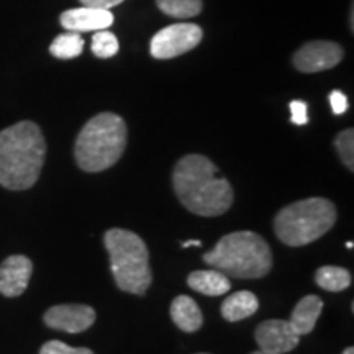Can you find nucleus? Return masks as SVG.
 Returning <instances> with one entry per match:
<instances>
[{"instance_id":"2","label":"nucleus","mask_w":354,"mask_h":354,"mask_svg":"<svg viewBox=\"0 0 354 354\" xmlns=\"http://www.w3.org/2000/svg\"><path fill=\"white\" fill-rule=\"evenodd\" d=\"M46 143L33 122H19L0 131V185L8 190H26L41 174Z\"/></svg>"},{"instance_id":"25","label":"nucleus","mask_w":354,"mask_h":354,"mask_svg":"<svg viewBox=\"0 0 354 354\" xmlns=\"http://www.w3.org/2000/svg\"><path fill=\"white\" fill-rule=\"evenodd\" d=\"M82 6L86 7H97V8H110L118 6V3H122L123 0H81Z\"/></svg>"},{"instance_id":"28","label":"nucleus","mask_w":354,"mask_h":354,"mask_svg":"<svg viewBox=\"0 0 354 354\" xmlns=\"http://www.w3.org/2000/svg\"><path fill=\"white\" fill-rule=\"evenodd\" d=\"M251 354H274V353H268V351H263V349H258V351H254Z\"/></svg>"},{"instance_id":"15","label":"nucleus","mask_w":354,"mask_h":354,"mask_svg":"<svg viewBox=\"0 0 354 354\" xmlns=\"http://www.w3.org/2000/svg\"><path fill=\"white\" fill-rule=\"evenodd\" d=\"M259 308V300L253 292L240 290L234 292L221 304V317L227 322H241L254 315Z\"/></svg>"},{"instance_id":"20","label":"nucleus","mask_w":354,"mask_h":354,"mask_svg":"<svg viewBox=\"0 0 354 354\" xmlns=\"http://www.w3.org/2000/svg\"><path fill=\"white\" fill-rule=\"evenodd\" d=\"M120 50V44H118L117 37L109 30H99L95 32L94 38H92V53L97 57H102V59H107V57H112Z\"/></svg>"},{"instance_id":"21","label":"nucleus","mask_w":354,"mask_h":354,"mask_svg":"<svg viewBox=\"0 0 354 354\" xmlns=\"http://www.w3.org/2000/svg\"><path fill=\"white\" fill-rule=\"evenodd\" d=\"M336 151L342 156V161L349 171H354V131L353 128H348L339 133L335 140Z\"/></svg>"},{"instance_id":"19","label":"nucleus","mask_w":354,"mask_h":354,"mask_svg":"<svg viewBox=\"0 0 354 354\" xmlns=\"http://www.w3.org/2000/svg\"><path fill=\"white\" fill-rule=\"evenodd\" d=\"M159 10L174 19H192L201 13L202 0H156Z\"/></svg>"},{"instance_id":"26","label":"nucleus","mask_w":354,"mask_h":354,"mask_svg":"<svg viewBox=\"0 0 354 354\" xmlns=\"http://www.w3.org/2000/svg\"><path fill=\"white\" fill-rule=\"evenodd\" d=\"M190 246H202L201 240H189L183 243V248H190Z\"/></svg>"},{"instance_id":"23","label":"nucleus","mask_w":354,"mask_h":354,"mask_svg":"<svg viewBox=\"0 0 354 354\" xmlns=\"http://www.w3.org/2000/svg\"><path fill=\"white\" fill-rule=\"evenodd\" d=\"M290 115L292 123H295V125H305V123L308 122L307 104H305L304 100L290 102Z\"/></svg>"},{"instance_id":"7","label":"nucleus","mask_w":354,"mask_h":354,"mask_svg":"<svg viewBox=\"0 0 354 354\" xmlns=\"http://www.w3.org/2000/svg\"><path fill=\"white\" fill-rule=\"evenodd\" d=\"M202 28L194 24H176L166 26L151 39V55L156 59H171L197 46L202 41Z\"/></svg>"},{"instance_id":"11","label":"nucleus","mask_w":354,"mask_h":354,"mask_svg":"<svg viewBox=\"0 0 354 354\" xmlns=\"http://www.w3.org/2000/svg\"><path fill=\"white\" fill-rule=\"evenodd\" d=\"M33 272L32 259L24 254H13L0 264V294L19 297L28 287Z\"/></svg>"},{"instance_id":"6","label":"nucleus","mask_w":354,"mask_h":354,"mask_svg":"<svg viewBox=\"0 0 354 354\" xmlns=\"http://www.w3.org/2000/svg\"><path fill=\"white\" fill-rule=\"evenodd\" d=\"M336 221L335 203L323 197L304 198L282 209L274 220L277 238L287 246H305L328 233Z\"/></svg>"},{"instance_id":"13","label":"nucleus","mask_w":354,"mask_h":354,"mask_svg":"<svg viewBox=\"0 0 354 354\" xmlns=\"http://www.w3.org/2000/svg\"><path fill=\"white\" fill-rule=\"evenodd\" d=\"M323 302L317 295H307L295 305L294 312L289 318V323L299 336L312 333L315 328L318 318L322 315Z\"/></svg>"},{"instance_id":"29","label":"nucleus","mask_w":354,"mask_h":354,"mask_svg":"<svg viewBox=\"0 0 354 354\" xmlns=\"http://www.w3.org/2000/svg\"><path fill=\"white\" fill-rule=\"evenodd\" d=\"M201 354H207V353H201Z\"/></svg>"},{"instance_id":"10","label":"nucleus","mask_w":354,"mask_h":354,"mask_svg":"<svg viewBox=\"0 0 354 354\" xmlns=\"http://www.w3.org/2000/svg\"><path fill=\"white\" fill-rule=\"evenodd\" d=\"M259 349L274 354H286L297 348L300 336L292 328L289 320H266L254 331Z\"/></svg>"},{"instance_id":"27","label":"nucleus","mask_w":354,"mask_h":354,"mask_svg":"<svg viewBox=\"0 0 354 354\" xmlns=\"http://www.w3.org/2000/svg\"><path fill=\"white\" fill-rule=\"evenodd\" d=\"M343 354H354V348L353 346H349V348H346L343 351Z\"/></svg>"},{"instance_id":"9","label":"nucleus","mask_w":354,"mask_h":354,"mask_svg":"<svg viewBox=\"0 0 354 354\" xmlns=\"http://www.w3.org/2000/svg\"><path fill=\"white\" fill-rule=\"evenodd\" d=\"M343 48L333 41H310L294 55V66L302 73H320L343 59Z\"/></svg>"},{"instance_id":"24","label":"nucleus","mask_w":354,"mask_h":354,"mask_svg":"<svg viewBox=\"0 0 354 354\" xmlns=\"http://www.w3.org/2000/svg\"><path fill=\"white\" fill-rule=\"evenodd\" d=\"M330 104L335 115H343L348 110V97L342 91H333L330 94Z\"/></svg>"},{"instance_id":"8","label":"nucleus","mask_w":354,"mask_h":354,"mask_svg":"<svg viewBox=\"0 0 354 354\" xmlns=\"http://www.w3.org/2000/svg\"><path fill=\"white\" fill-rule=\"evenodd\" d=\"M46 326L66 333H81L94 325L95 310L82 304L55 305L43 317Z\"/></svg>"},{"instance_id":"12","label":"nucleus","mask_w":354,"mask_h":354,"mask_svg":"<svg viewBox=\"0 0 354 354\" xmlns=\"http://www.w3.org/2000/svg\"><path fill=\"white\" fill-rule=\"evenodd\" d=\"M113 13L107 8L97 7H79L66 10L61 15V25L68 32H99V30H107L113 24Z\"/></svg>"},{"instance_id":"16","label":"nucleus","mask_w":354,"mask_h":354,"mask_svg":"<svg viewBox=\"0 0 354 354\" xmlns=\"http://www.w3.org/2000/svg\"><path fill=\"white\" fill-rule=\"evenodd\" d=\"M187 284L190 289L201 292L203 295H210V297H218L230 292L232 289V282L227 274L212 269V271H196L187 277Z\"/></svg>"},{"instance_id":"4","label":"nucleus","mask_w":354,"mask_h":354,"mask_svg":"<svg viewBox=\"0 0 354 354\" xmlns=\"http://www.w3.org/2000/svg\"><path fill=\"white\" fill-rule=\"evenodd\" d=\"M127 146V125L122 117L105 112L91 118L79 133L74 154L86 172H100L122 158Z\"/></svg>"},{"instance_id":"18","label":"nucleus","mask_w":354,"mask_h":354,"mask_svg":"<svg viewBox=\"0 0 354 354\" xmlns=\"http://www.w3.org/2000/svg\"><path fill=\"white\" fill-rule=\"evenodd\" d=\"M84 50V39L81 33L77 32H68L59 35L53 39L50 53L57 59H73V57L81 56Z\"/></svg>"},{"instance_id":"14","label":"nucleus","mask_w":354,"mask_h":354,"mask_svg":"<svg viewBox=\"0 0 354 354\" xmlns=\"http://www.w3.org/2000/svg\"><path fill=\"white\" fill-rule=\"evenodd\" d=\"M171 318L177 328L185 331V333H194V331L201 330L203 323L201 308H198L196 300L190 299L189 295H179L172 300Z\"/></svg>"},{"instance_id":"5","label":"nucleus","mask_w":354,"mask_h":354,"mask_svg":"<svg viewBox=\"0 0 354 354\" xmlns=\"http://www.w3.org/2000/svg\"><path fill=\"white\" fill-rule=\"evenodd\" d=\"M110 256V269L118 289L128 294L143 295L153 282L148 246L136 233L112 228L104 236Z\"/></svg>"},{"instance_id":"22","label":"nucleus","mask_w":354,"mask_h":354,"mask_svg":"<svg viewBox=\"0 0 354 354\" xmlns=\"http://www.w3.org/2000/svg\"><path fill=\"white\" fill-rule=\"evenodd\" d=\"M39 354H94V351H91L88 348H73L63 342L51 339V342L43 344Z\"/></svg>"},{"instance_id":"17","label":"nucleus","mask_w":354,"mask_h":354,"mask_svg":"<svg viewBox=\"0 0 354 354\" xmlns=\"http://www.w3.org/2000/svg\"><path fill=\"white\" fill-rule=\"evenodd\" d=\"M315 282L328 292H342L351 286V274L339 266H323L315 274Z\"/></svg>"},{"instance_id":"1","label":"nucleus","mask_w":354,"mask_h":354,"mask_svg":"<svg viewBox=\"0 0 354 354\" xmlns=\"http://www.w3.org/2000/svg\"><path fill=\"white\" fill-rule=\"evenodd\" d=\"M176 196L192 214L218 216L233 205L232 185L209 158L187 154L177 161L172 174Z\"/></svg>"},{"instance_id":"3","label":"nucleus","mask_w":354,"mask_h":354,"mask_svg":"<svg viewBox=\"0 0 354 354\" xmlns=\"http://www.w3.org/2000/svg\"><path fill=\"white\" fill-rule=\"evenodd\" d=\"M203 261L228 277L261 279L271 271L272 253L261 234L234 232L225 234Z\"/></svg>"}]
</instances>
